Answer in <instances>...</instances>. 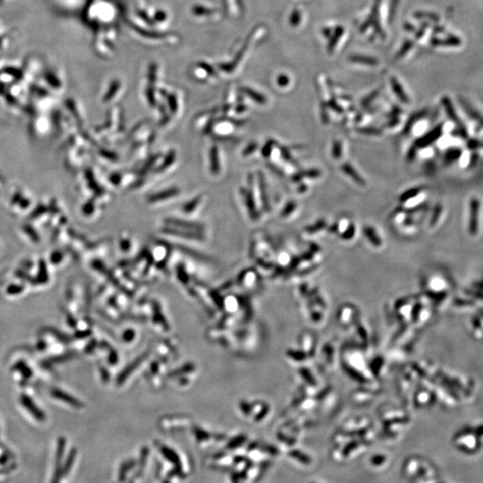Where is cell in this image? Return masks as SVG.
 I'll return each instance as SVG.
<instances>
[{"label": "cell", "instance_id": "cell-1", "mask_svg": "<svg viewBox=\"0 0 483 483\" xmlns=\"http://www.w3.org/2000/svg\"><path fill=\"white\" fill-rule=\"evenodd\" d=\"M21 404L24 405V407L26 408L27 411L32 413V416L35 418L36 420H39V421H43L46 419V416L44 414V412H41L38 406L35 405V404L33 403V401L32 400L31 397H27L25 395H23L21 397Z\"/></svg>", "mask_w": 483, "mask_h": 483}, {"label": "cell", "instance_id": "cell-2", "mask_svg": "<svg viewBox=\"0 0 483 483\" xmlns=\"http://www.w3.org/2000/svg\"><path fill=\"white\" fill-rule=\"evenodd\" d=\"M342 169L345 171V173L347 174L349 177H352L355 182H357L358 184L360 185H364L365 182L364 180L361 178V176L359 174L356 173V171L354 170V168L352 166H350L349 164H344L342 166Z\"/></svg>", "mask_w": 483, "mask_h": 483}, {"label": "cell", "instance_id": "cell-3", "mask_svg": "<svg viewBox=\"0 0 483 483\" xmlns=\"http://www.w3.org/2000/svg\"><path fill=\"white\" fill-rule=\"evenodd\" d=\"M51 395L53 397H56V398H59L60 400L67 402V403L70 404V405H77L76 400H75V399H74L73 397H70V396H68L67 393H65L63 391L59 390V389H51Z\"/></svg>", "mask_w": 483, "mask_h": 483}, {"label": "cell", "instance_id": "cell-4", "mask_svg": "<svg viewBox=\"0 0 483 483\" xmlns=\"http://www.w3.org/2000/svg\"><path fill=\"white\" fill-rule=\"evenodd\" d=\"M16 369L21 371V373L24 374L25 377H31L32 376V370L31 369L24 364V362H20L16 365Z\"/></svg>", "mask_w": 483, "mask_h": 483}, {"label": "cell", "instance_id": "cell-5", "mask_svg": "<svg viewBox=\"0 0 483 483\" xmlns=\"http://www.w3.org/2000/svg\"><path fill=\"white\" fill-rule=\"evenodd\" d=\"M45 264H41L40 266V271H39V278H38V281L39 283H46L47 280H48V277H47V271H46V267L44 266Z\"/></svg>", "mask_w": 483, "mask_h": 483}, {"label": "cell", "instance_id": "cell-6", "mask_svg": "<svg viewBox=\"0 0 483 483\" xmlns=\"http://www.w3.org/2000/svg\"><path fill=\"white\" fill-rule=\"evenodd\" d=\"M24 286H18V285H11L8 287L7 289V293L8 295H17L20 294L22 291L24 290Z\"/></svg>", "mask_w": 483, "mask_h": 483}, {"label": "cell", "instance_id": "cell-7", "mask_svg": "<svg viewBox=\"0 0 483 483\" xmlns=\"http://www.w3.org/2000/svg\"><path fill=\"white\" fill-rule=\"evenodd\" d=\"M333 151H332V155L334 158H339L341 157L342 154V145L341 143L339 142H336L333 145Z\"/></svg>", "mask_w": 483, "mask_h": 483}, {"label": "cell", "instance_id": "cell-8", "mask_svg": "<svg viewBox=\"0 0 483 483\" xmlns=\"http://www.w3.org/2000/svg\"><path fill=\"white\" fill-rule=\"evenodd\" d=\"M393 88L394 90L397 91V96L399 97V98H400L401 100H402L403 102H407V98L405 97V94H404V92H403V90H402V89L400 88V86H399V85H398L396 82L393 83Z\"/></svg>", "mask_w": 483, "mask_h": 483}, {"label": "cell", "instance_id": "cell-9", "mask_svg": "<svg viewBox=\"0 0 483 483\" xmlns=\"http://www.w3.org/2000/svg\"><path fill=\"white\" fill-rule=\"evenodd\" d=\"M364 233H366V235L373 243H379V238L376 237V234L374 232L373 228H364Z\"/></svg>", "mask_w": 483, "mask_h": 483}, {"label": "cell", "instance_id": "cell-10", "mask_svg": "<svg viewBox=\"0 0 483 483\" xmlns=\"http://www.w3.org/2000/svg\"><path fill=\"white\" fill-rule=\"evenodd\" d=\"M324 226H325V222H324V221H319L316 226L314 225V226H312V227H310L307 230L310 233L317 232L318 230L323 228Z\"/></svg>", "mask_w": 483, "mask_h": 483}, {"label": "cell", "instance_id": "cell-11", "mask_svg": "<svg viewBox=\"0 0 483 483\" xmlns=\"http://www.w3.org/2000/svg\"><path fill=\"white\" fill-rule=\"evenodd\" d=\"M295 209V203H292V202H290L289 204L287 205V208H285V210L283 211V216H288V215H289L291 212H293Z\"/></svg>", "mask_w": 483, "mask_h": 483}, {"label": "cell", "instance_id": "cell-12", "mask_svg": "<svg viewBox=\"0 0 483 483\" xmlns=\"http://www.w3.org/2000/svg\"><path fill=\"white\" fill-rule=\"evenodd\" d=\"M354 226H351V227H350V228H348V230H347V232H346V234H344V235H343V236H343V237H344V238H351V237H352V236L354 235Z\"/></svg>", "mask_w": 483, "mask_h": 483}, {"label": "cell", "instance_id": "cell-13", "mask_svg": "<svg viewBox=\"0 0 483 483\" xmlns=\"http://www.w3.org/2000/svg\"><path fill=\"white\" fill-rule=\"evenodd\" d=\"M361 132H362V133H364V134H367V133H370V134H379V133H380L379 131H376V130L373 129L361 130Z\"/></svg>", "mask_w": 483, "mask_h": 483}]
</instances>
